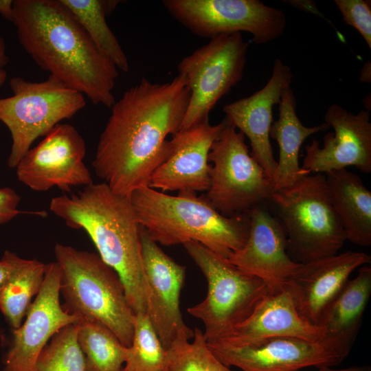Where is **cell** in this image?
Here are the masks:
<instances>
[{
	"mask_svg": "<svg viewBox=\"0 0 371 371\" xmlns=\"http://www.w3.org/2000/svg\"><path fill=\"white\" fill-rule=\"evenodd\" d=\"M13 2L12 0H0V14L10 22L14 19Z\"/></svg>",
	"mask_w": 371,
	"mask_h": 371,
	"instance_id": "34",
	"label": "cell"
},
{
	"mask_svg": "<svg viewBox=\"0 0 371 371\" xmlns=\"http://www.w3.org/2000/svg\"><path fill=\"white\" fill-rule=\"evenodd\" d=\"M249 46L240 32L223 34L181 59L177 69L190 98L181 129L209 117L219 100L242 80Z\"/></svg>",
	"mask_w": 371,
	"mask_h": 371,
	"instance_id": "10",
	"label": "cell"
},
{
	"mask_svg": "<svg viewBox=\"0 0 371 371\" xmlns=\"http://www.w3.org/2000/svg\"><path fill=\"white\" fill-rule=\"evenodd\" d=\"M9 63V57L6 54V45L0 35V69H3Z\"/></svg>",
	"mask_w": 371,
	"mask_h": 371,
	"instance_id": "35",
	"label": "cell"
},
{
	"mask_svg": "<svg viewBox=\"0 0 371 371\" xmlns=\"http://www.w3.org/2000/svg\"><path fill=\"white\" fill-rule=\"evenodd\" d=\"M360 80L362 82H370V63H367L362 68Z\"/></svg>",
	"mask_w": 371,
	"mask_h": 371,
	"instance_id": "37",
	"label": "cell"
},
{
	"mask_svg": "<svg viewBox=\"0 0 371 371\" xmlns=\"http://www.w3.org/2000/svg\"><path fill=\"white\" fill-rule=\"evenodd\" d=\"M319 371H371L370 366H352L347 368L334 370L331 368L321 369Z\"/></svg>",
	"mask_w": 371,
	"mask_h": 371,
	"instance_id": "36",
	"label": "cell"
},
{
	"mask_svg": "<svg viewBox=\"0 0 371 371\" xmlns=\"http://www.w3.org/2000/svg\"><path fill=\"white\" fill-rule=\"evenodd\" d=\"M130 199L140 226L157 244L172 246L196 241L228 258L245 245L249 232V213L226 216L205 195L172 196L148 186L134 191Z\"/></svg>",
	"mask_w": 371,
	"mask_h": 371,
	"instance_id": "4",
	"label": "cell"
},
{
	"mask_svg": "<svg viewBox=\"0 0 371 371\" xmlns=\"http://www.w3.org/2000/svg\"><path fill=\"white\" fill-rule=\"evenodd\" d=\"M250 227L245 245L228 257L243 271L262 280L269 292L282 289L299 267L286 249V236L265 203L248 212Z\"/></svg>",
	"mask_w": 371,
	"mask_h": 371,
	"instance_id": "18",
	"label": "cell"
},
{
	"mask_svg": "<svg viewBox=\"0 0 371 371\" xmlns=\"http://www.w3.org/2000/svg\"><path fill=\"white\" fill-rule=\"evenodd\" d=\"M329 128L324 122L308 127L304 126L296 112V100L291 87L286 88L279 102L278 119L271 126L269 136L276 140L278 161L273 181V191L292 186L302 177L311 174L300 166L299 153L306 138Z\"/></svg>",
	"mask_w": 371,
	"mask_h": 371,
	"instance_id": "22",
	"label": "cell"
},
{
	"mask_svg": "<svg viewBox=\"0 0 371 371\" xmlns=\"http://www.w3.org/2000/svg\"><path fill=\"white\" fill-rule=\"evenodd\" d=\"M77 339L85 356L86 371H122L129 347L104 324L95 320L80 321Z\"/></svg>",
	"mask_w": 371,
	"mask_h": 371,
	"instance_id": "27",
	"label": "cell"
},
{
	"mask_svg": "<svg viewBox=\"0 0 371 371\" xmlns=\"http://www.w3.org/2000/svg\"><path fill=\"white\" fill-rule=\"evenodd\" d=\"M12 95L0 98V121L9 129L12 146L8 166L15 168L39 137L86 105L85 95L52 76L42 82L10 79Z\"/></svg>",
	"mask_w": 371,
	"mask_h": 371,
	"instance_id": "8",
	"label": "cell"
},
{
	"mask_svg": "<svg viewBox=\"0 0 371 371\" xmlns=\"http://www.w3.org/2000/svg\"><path fill=\"white\" fill-rule=\"evenodd\" d=\"M13 22L22 47L43 70L111 108L119 73L60 0H14Z\"/></svg>",
	"mask_w": 371,
	"mask_h": 371,
	"instance_id": "2",
	"label": "cell"
},
{
	"mask_svg": "<svg viewBox=\"0 0 371 371\" xmlns=\"http://www.w3.org/2000/svg\"><path fill=\"white\" fill-rule=\"evenodd\" d=\"M85 30L98 50L123 72H128L127 56L106 23V16L119 0H60Z\"/></svg>",
	"mask_w": 371,
	"mask_h": 371,
	"instance_id": "25",
	"label": "cell"
},
{
	"mask_svg": "<svg viewBox=\"0 0 371 371\" xmlns=\"http://www.w3.org/2000/svg\"><path fill=\"white\" fill-rule=\"evenodd\" d=\"M144 269L150 291L148 315L166 350L174 341L194 337V330L183 322L180 295L186 267L167 255L141 227Z\"/></svg>",
	"mask_w": 371,
	"mask_h": 371,
	"instance_id": "15",
	"label": "cell"
},
{
	"mask_svg": "<svg viewBox=\"0 0 371 371\" xmlns=\"http://www.w3.org/2000/svg\"><path fill=\"white\" fill-rule=\"evenodd\" d=\"M324 175L332 203L346 240L359 246H370L371 192L359 175L347 168Z\"/></svg>",
	"mask_w": 371,
	"mask_h": 371,
	"instance_id": "23",
	"label": "cell"
},
{
	"mask_svg": "<svg viewBox=\"0 0 371 371\" xmlns=\"http://www.w3.org/2000/svg\"><path fill=\"white\" fill-rule=\"evenodd\" d=\"M190 91L183 76L166 83L142 78L111 106L92 163L95 174L115 193L130 196L149 186L169 153V135L181 129Z\"/></svg>",
	"mask_w": 371,
	"mask_h": 371,
	"instance_id": "1",
	"label": "cell"
},
{
	"mask_svg": "<svg viewBox=\"0 0 371 371\" xmlns=\"http://www.w3.org/2000/svg\"><path fill=\"white\" fill-rule=\"evenodd\" d=\"M194 340L179 339L166 350L165 371H233L214 355L203 333L194 329Z\"/></svg>",
	"mask_w": 371,
	"mask_h": 371,
	"instance_id": "30",
	"label": "cell"
},
{
	"mask_svg": "<svg viewBox=\"0 0 371 371\" xmlns=\"http://www.w3.org/2000/svg\"><path fill=\"white\" fill-rule=\"evenodd\" d=\"M6 78H7L6 71L3 69H0V87L3 86V85L5 82Z\"/></svg>",
	"mask_w": 371,
	"mask_h": 371,
	"instance_id": "38",
	"label": "cell"
},
{
	"mask_svg": "<svg viewBox=\"0 0 371 371\" xmlns=\"http://www.w3.org/2000/svg\"><path fill=\"white\" fill-rule=\"evenodd\" d=\"M60 276L56 261L46 265L42 287L30 304L24 323L14 330L3 371H34L40 353L54 335L80 321L60 304Z\"/></svg>",
	"mask_w": 371,
	"mask_h": 371,
	"instance_id": "16",
	"label": "cell"
},
{
	"mask_svg": "<svg viewBox=\"0 0 371 371\" xmlns=\"http://www.w3.org/2000/svg\"><path fill=\"white\" fill-rule=\"evenodd\" d=\"M371 295V267L363 265L348 279L322 313L317 326L326 335L353 344Z\"/></svg>",
	"mask_w": 371,
	"mask_h": 371,
	"instance_id": "24",
	"label": "cell"
},
{
	"mask_svg": "<svg viewBox=\"0 0 371 371\" xmlns=\"http://www.w3.org/2000/svg\"><path fill=\"white\" fill-rule=\"evenodd\" d=\"M227 123L225 117L212 125L207 117L177 131L170 140L168 155L153 172L148 187L162 192L207 191L211 168L208 155Z\"/></svg>",
	"mask_w": 371,
	"mask_h": 371,
	"instance_id": "14",
	"label": "cell"
},
{
	"mask_svg": "<svg viewBox=\"0 0 371 371\" xmlns=\"http://www.w3.org/2000/svg\"><path fill=\"white\" fill-rule=\"evenodd\" d=\"M344 22L355 28L371 49V1L335 0Z\"/></svg>",
	"mask_w": 371,
	"mask_h": 371,
	"instance_id": "31",
	"label": "cell"
},
{
	"mask_svg": "<svg viewBox=\"0 0 371 371\" xmlns=\"http://www.w3.org/2000/svg\"><path fill=\"white\" fill-rule=\"evenodd\" d=\"M268 202L284 229L287 253L295 262L335 255L346 240L324 174L311 173L274 190Z\"/></svg>",
	"mask_w": 371,
	"mask_h": 371,
	"instance_id": "6",
	"label": "cell"
},
{
	"mask_svg": "<svg viewBox=\"0 0 371 371\" xmlns=\"http://www.w3.org/2000/svg\"><path fill=\"white\" fill-rule=\"evenodd\" d=\"M370 262V255L348 251L300 263L285 286L292 295L300 316L317 326L322 313L350 274Z\"/></svg>",
	"mask_w": 371,
	"mask_h": 371,
	"instance_id": "20",
	"label": "cell"
},
{
	"mask_svg": "<svg viewBox=\"0 0 371 371\" xmlns=\"http://www.w3.org/2000/svg\"><path fill=\"white\" fill-rule=\"evenodd\" d=\"M19 256L14 252L5 251L0 260V291L14 270Z\"/></svg>",
	"mask_w": 371,
	"mask_h": 371,
	"instance_id": "33",
	"label": "cell"
},
{
	"mask_svg": "<svg viewBox=\"0 0 371 371\" xmlns=\"http://www.w3.org/2000/svg\"><path fill=\"white\" fill-rule=\"evenodd\" d=\"M85 142L69 124H58L17 164L18 180L38 192L57 187L69 192L73 186L92 184L84 159Z\"/></svg>",
	"mask_w": 371,
	"mask_h": 371,
	"instance_id": "13",
	"label": "cell"
},
{
	"mask_svg": "<svg viewBox=\"0 0 371 371\" xmlns=\"http://www.w3.org/2000/svg\"><path fill=\"white\" fill-rule=\"evenodd\" d=\"M54 254L61 272L60 294L65 300L63 309L80 321L101 322L130 347L135 315L116 271L98 254L69 245L56 243Z\"/></svg>",
	"mask_w": 371,
	"mask_h": 371,
	"instance_id": "5",
	"label": "cell"
},
{
	"mask_svg": "<svg viewBox=\"0 0 371 371\" xmlns=\"http://www.w3.org/2000/svg\"><path fill=\"white\" fill-rule=\"evenodd\" d=\"M207 345L227 367L242 371H298L311 366L321 370L337 366L347 357L353 344L326 335L317 341L270 337L242 347Z\"/></svg>",
	"mask_w": 371,
	"mask_h": 371,
	"instance_id": "12",
	"label": "cell"
},
{
	"mask_svg": "<svg viewBox=\"0 0 371 371\" xmlns=\"http://www.w3.org/2000/svg\"><path fill=\"white\" fill-rule=\"evenodd\" d=\"M21 201L20 196L12 188H0V225L6 223L21 214H32L45 216V212H24L19 210L18 206Z\"/></svg>",
	"mask_w": 371,
	"mask_h": 371,
	"instance_id": "32",
	"label": "cell"
},
{
	"mask_svg": "<svg viewBox=\"0 0 371 371\" xmlns=\"http://www.w3.org/2000/svg\"><path fill=\"white\" fill-rule=\"evenodd\" d=\"M245 139L227 121L208 155L212 165L205 196L226 216L245 214L265 204L273 192L272 181L251 156Z\"/></svg>",
	"mask_w": 371,
	"mask_h": 371,
	"instance_id": "9",
	"label": "cell"
},
{
	"mask_svg": "<svg viewBox=\"0 0 371 371\" xmlns=\"http://www.w3.org/2000/svg\"><path fill=\"white\" fill-rule=\"evenodd\" d=\"M78 324H69L54 335L40 353L34 371H86L77 339Z\"/></svg>",
	"mask_w": 371,
	"mask_h": 371,
	"instance_id": "29",
	"label": "cell"
},
{
	"mask_svg": "<svg viewBox=\"0 0 371 371\" xmlns=\"http://www.w3.org/2000/svg\"><path fill=\"white\" fill-rule=\"evenodd\" d=\"M166 352L149 317L135 315L133 337L122 371H165Z\"/></svg>",
	"mask_w": 371,
	"mask_h": 371,
	"instance_id": "28",
	"label": "cell"
},
{
	"mask_svg": "<svg viewBox=\"0 0 371 371\" xmlns=\"http://www.w3.org/2000/svg\"><path fill=\"white\" fill-rule=\"evenodd\" d=\"M49 210L67 226L88 234L101 259L120 278L135 315H148L141 226L130 196L114 192L104 182L93 183L76 194L52 198Z\"/></svg>",
	"mask_w": 371,
	"mask_h": 371,
	"instance_id": "3",
	"label": "cell"
},
{
	"mask_svg": "<svg viewBox=\"0 0 371 371\" xmlns=\"http://www.w3.org/2000/svg\"><path fill=\"white\" fill-rule=\"evenodd\" d=\"M276 337H293L309 341L326 337L321 327L307 322L300 316L292 295L285 286L276 291H269L245 320L207 344L242 347Z\"/></svg>",
	"mask_w": 371,
	"mask_h": 371,
	"instance_id": "21",
	"label": "cell"
},
{
	"mask_svg": "<svg viewBox=\"0 0 371 371\" xmlns=\"http://www.w3.org/2000/svg\"><path fill=\"white\" fill-rule=\"evenodd\" d=\"M207 283L205 299L188 313L204 324L207 342L221 337L245 320L268 293L264 282L239 269L196 241L183 244Z\"/></svg>",
	"mask_w": 371,
	"mask_h": 371,
	"instance_id": "7",
	"label": "cell"
},
{
	"mask_svg": "<svg viewBox=\"0 0 371 371\" xmlns=\"http://www.w3.org/2000/svg\"><path fill=\"white\" fill-rule=\"evenodd\" d=\"M292 79L291 67L280 59H276L271 76L264 87L223 109L227 121L248 138L251 156L261 165L272 183L277 168L269 136L272 109L280 102L284 90L291 87Z\"/></svg>",
	"mask_w": 371,
	"mask_h": 371,
	"instance_id": "19",
	"label": "cell"
},
{
	"mask_svg": "<svg viewBox=\"0 0 371 371\" xmlns=\"http://www.w3.org/2000/svg\"><path fill=\"white\" fill-rule=\"evenodd\" d=\"M46 265L36 260L19 258L14 270L0 291V310L14 330L40 291L45 278Z\"/></svg>",
	"mask_w": 371,
	"mask_h": 371,
	"instance_id": "26",
	"label": "cell"
},
{
	"mask_svg": "<svg viewBox=\"0 0 371 371\" xmlns=\"http://www.w3.org/2000/svg\"><path fill=\"white\" fill-rule=\"evenodd\" d=\"M325 122L334 133L323 138V146L313 139L305 146L302 168L311 173L328 172L354 166L362 172H371V122L369 110L357 114L337 104L327 109Z\"/></svg>",
	"mask_w": 371,
	"mask_h": 371,
	"instance_id": "17",
	"label": "cell"
},
{
	"mask_svg": "<svg viewBox=\"0 0 371 371\" xmlns=\"http://www.w3.org/2000/svg\"><path fill=\"white\" fill-rule=\"evenodd\" d=\"M170 15L194 34L212 38L241 32L256 44L273 41L284 33L285 13L259 0H164Z\"/></svg>",
	"mask_w": 371,
	"mask_h": 371,
	"instance_id": "11",
	"label": "cell"
}]
</instances>
